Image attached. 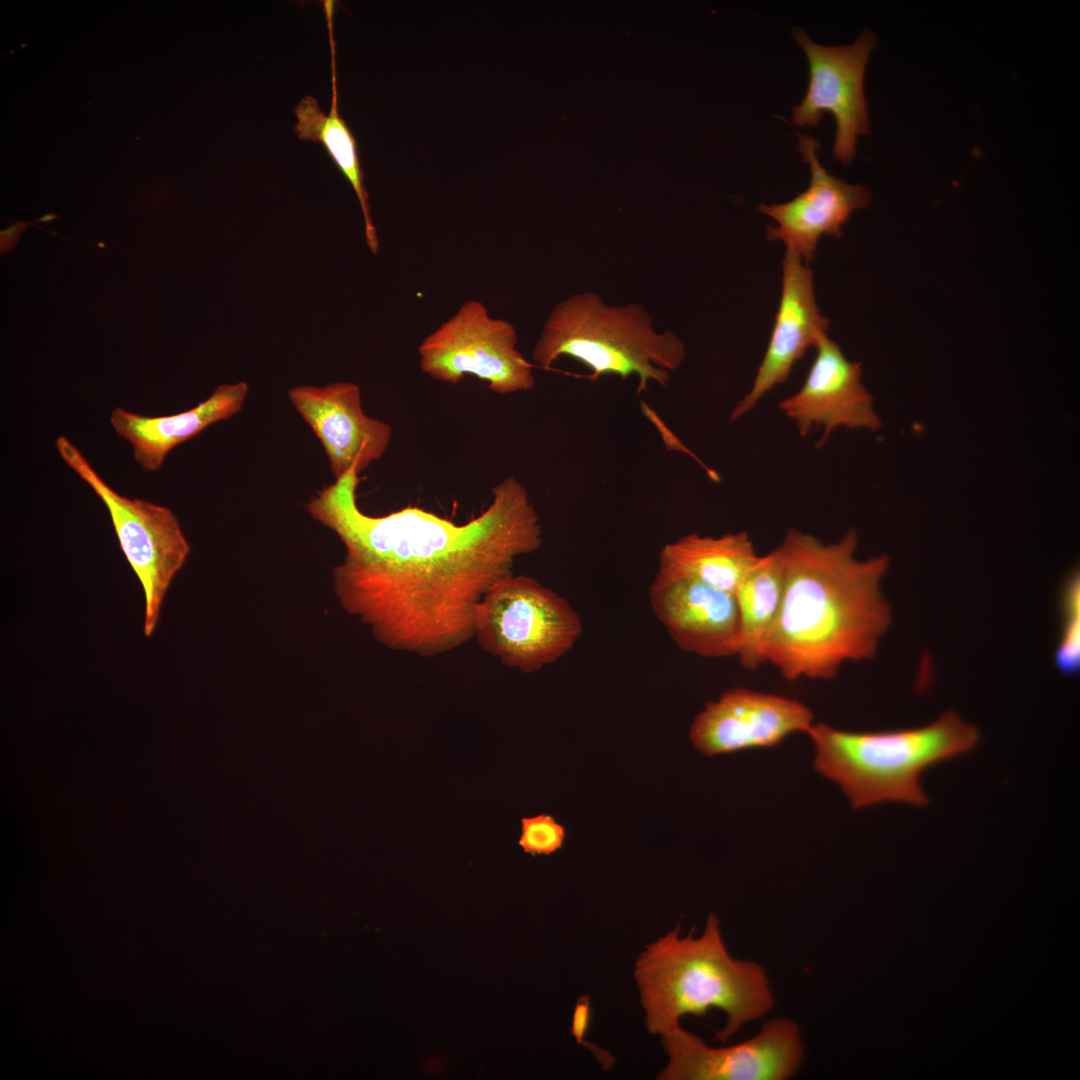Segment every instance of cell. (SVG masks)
I'll return each mask as SVG.
<instances>
[{"instance_id":"cell-1","label":"cell","mask_w":1080,"mask_h":1080,"mask_svg":"<svg viewBox=\"0 0 1080 1080\" xmlns=\"http://www.w3.org/2000/svg\"><path fill=\"white\" fill-rule=\"evenodd\" d=\"M359 482L352 467L306 504L344 544V560L332 573L342 608L394 651L428 658L465 645L488 590L542 544L526 488L504 479L478 517L457 524L411 505L366 514L357 503Z\"/></svg>"},{"instance_id":"cell-2","label":"cell","mask_w":1080,"mask_h":1080,"mask_svg":"<svg viewBox=\"0 0 1080 1080\" xmlns=\"http://www.w3.org/2000/svg\"><path fill=\"white\" fill-rule=\"evenodd\" d=\"M857 546L852 527L827 544L790 528L777 547L783 595L765 663L785 679H832L844 663L876 655L893 618L881 589L890 559L859 560Z\"/></svg>"},{"instance_id":"cell-3","label":"cell","mask_w":1080,"mask_h":1080,"mask_svg":"<svg viewBox=\"0 0 1080 1080\" xmlns=\"http://www.w3.org/2000/svg\"><path fill=\"white\" fill-rule=\"evenodd\" d=\"M680 925L649 943L638 956L634 978L648 1032L663 1036L681 1026L684 1015L703 1016L710 1008L726 1014L715 1039L725 1042L746 1022L763 1016L774 1000L766 972L758 963L731 957L719 919L710 914L703 933L683 937Z\"/></svg>"},{"instance_id":"cell-4","label":"cell","mask_w":1080,"mask_h":1080,"mask_svg":"<svg viewBox=\"0 0 1080 1080\" xmlns=\"http://www.w3.org/2000/svg\"><path fill=\"white\" fill-rule=\"evenodd\" d=\"M807 734L815 768L842 788L854 808L885 802L926 806L922 775L969 753L980 740L977 727L954 711L916 728L851 732L818 723Z\"/></svg>"},{"instance_id":"cell-5","label":"cell","mask_w":1080,"mask_h":1080,"mask_svg":"<svg viewBox=\"0 0 1080 1080\" xmlns=\"http://www.w3.org/2000/svg\"><path fill=\"white\" fill-rule=\"evenodd\" d=\"M639 303L607 305L593 291L575 293L553 306L532 350L537 365L550 368L572 358L596 380L636 376L638 392L650 382L666 386L685 359L683 342L670 330L657 332Z\"/></svg>"},{"instance_id":"cell-6","label":"cell","mask_w":1080,"mask_h":1080,"mask_svg":"<svg viewBox=\"0 0 1080 1080\" xmlns=\"http://www.w3.org/2000/svg\"><path fill=\"white\" fill-rule=\"evenodd\" d=\"M582 632V621L565 598L531 576L512 573L481 600L474 638L503 665L529 674L566 655Z\"/></svg>"},{"instance_id":"cell-7","label":"cell","mask_w":1080,"mask_h":1080,"mask_svg":"<svg viewBox=\"0 0 1080 1080\" xmlns=\"http://www.w3.org/2000/svg\"><path fill=\"white\" fill-rule=\"evenodd\" d=\"M55 446L64 463L108 510L120 548L143 590V633L149 637L158 624L166 593L190 553L181 525L169 508L115 491L69 438L59 436Z\"/></svg>"},{"instance_id":"cell-8","label":"cell","mask_w":1080,"mask_h":1080,"mask_svg":"<svg viewBox=\"0 0 1080 1080\" xmlns=\"http://www.w3.org/2000/svg\"><path fill=\"white\" fill-rule=\"evenodd\" d=\"M517 332L479 300L465 301L418 347L419 367L430 378L457 384L467 375L501 395L531 390L533 365L517 348Z\"/></svg>"},{"instance_id":"cell-9","label":"cell","mask_w":1080,"mask_h":1080,"mask_svg":"<svg viewBox=\"0 0 1080 1080\" xmlns=\"http://www.w3.org/2000/svg\"><path fill=\"white\" fill-rule=\"evenodd\" d=\"M793 37L807 56L809 82L804 98L792 109V121L799 127H816L825 111L832 113L833 156L849 165L856 155L857 137L869 133L863 80L876 36L865 30L854 43L840 46L817 44L801 28L793 29Z\"/></svg>"},{"instance_id":"cell-10","label":"cell","mask_w":1080,"mask_h":1080,"mask_svg":"<svg viewBox=\"0 0 1080 1080\" xmlns=\"http://www.w3.org/2000/svg\"><path fill=\"white\" fill-rule=\"evenodd\" d=\"M668 1063L661 1080H784L800 1067L799 1028L786 1018L766 1022L740 1044L713 1048L681 1026L661 1036Z\"/></svg>"},{"instance_id":"cell-11","label":"cell","mask_w":1080,"mask_h":1080,"mask_svg":"<svg viewBox=\"0 0 1080 1080\" xmlns=\"http://www.w3.org/2000/svg\"><path fill=\"white\" fill-rule=\"evenodd\" d=\"M813 718L797 699L736 687L705 704L689 739L706 756L773 747L792 733H807Z\"/></svg>"},{"instance_id":"cell-12","label":"cell","mask_w":1080,"mask_h":1080,"mask_svg":"<svg viewBox=\"0 0 1080 1080\" xmlns=\"http://www.w3.org/2000/svg\"><path fill=\"white\" fill-rule=\"evenodd\" d=\"M288 397L319 439L335 480L352 467L360 474L385 454L392 428L364 412L357 384L340 381L322 387L296 386Z\"/></svg>"},{"instance_id":"cell-13","label":"cell","mask_w":1080,"mask_h":1080,"mask_svg":"<svg viewBox=\"0 0 1080 1080\" xmlns=\"http://www.w3.org/2000/svg\"><path fill=\"white\" fill-rule=\"evenodd\" d=\"M798 136L797 150L810 168L808 188L792 200L781 204H759L756 209L777 222L768 226L766 237L781 240L806 263L814 258L823 235L842 237L841 227L851 213L865 208L871 194L863 185H850L830 174L818 158L820 141L812 136Z\"/></svg>"},{"instance_id":"cell-14","label":"cell","mask_w":1080,"mask_h":1080,"mask_svg":"<svg viewBox=\"0 0 1080 1080\" xmlns=\"http://www.w3.org/2000/svg\"><path fill=\"white\" fill-rule=\"evenodd\" d=\"M816 355L798 392L779 408L796 423L801 436L823 427L818 446L838 427L877 430L881 421L873 397L861 381V363L849 361L827 334L818 340Z\"/></svg>"},{"instance_id":"cell-15","label":"cell","mask_w":1080,"mask_h":1080,"mask_svg":"<svg viewBox=\"0 0 1080 1080\" xmlns=\"http://www.w3.org/2000/svg\"><path fill=\"white\" fill-rule=\"evenodd\" d=\"M648 597L655 617L679 649L705 658L737 655L740 619L733 593L656 573Z\"/></svg>"},{"instance_id":"cell-16","label":"cell","mask_w":1080,"mask_h":1080,"mask_svg":"<svg viewBox=\"0 0 1080 1080\" xmlns=\"http://www.w3.org/2000/svg\"><path fill=\"white\" fill-rule=\"evenodd\" d=\"M782 269L781 298L764 358L752 388L733 408L731 421L740 419L767 392L783 383L806 350L827 334L829 321L819 311L808 263L786 248Z\"/></svg>"},{"instance_id":"cell-17","label":"cell","mask_w":1080,"mask_h":1080,"mask_svg":"<svg viewBox=\"0 0 1080 1080\" xmlns=\"http://www.w3.org/2000/svg\"><path fill=\"white\" fill-rule=\"evenodd\" d=\"M245 382L219 385L195 407L173 415L143 416L116 407L110 422L114 431L132 447V454L147 472L157 471L176 446L201 433L208 426L231 418L243 407L248 394Z\"/></svg>"},{"instance_id":"cell-18","label":"cell","mask_w":1080,"mask_h":1080,"mask_svg":"<svg viewBox=\"0 0 1080 1080\" xmlns=\"http://www.w3.org/2000/svg\"><path fill=\"white\" fill-rule=\"evenodd\" d=\"M759 557L745 531L718 537L692 533L663 546L657 573L734 594Z\"/></svg>"},{"instance_id":"cell-19","label":"cell","mask_w":1080,"mask_h":1080,"mask_svg":"<svg viewBox=\"0 0 1080 1080\" xmlns=\"http://www.w3.org/2000/svg\"><path fill=\"white\" fill-rule=\"evenodd\" d=\"M330 49L332 99L329 113L323 112L316 98L310 95L304 96L294 107L297 123L293 126V131L302 141L321 143L349 181L363 214L367 246L373 254H377L379 242L371 217L369 195L364 184V172L358 156L356 139L345 120L338 114L334 40H330Z\"/></svg>"},{"instance_id":"cell-20","label":"cell","mask_w":1080,"mask_h":1080,"mask_svg":"<svg viewBox=\"0 0 1080 1080\" xmlns=\"http://www.w3.org/2000/svg\"><path fill=\"white\" fill-rule=\"evenodd\" d=\"M740 619L736 657L756 670L765 663L766 646L776 622L783 595V568L778 549L760 556L734 592Z\"/></svg>"},{"instance_id":"cell-21","label":"cell","mask_w":1080,"mask_h":1080,"mask_svg":"<svg viewBox=\"0 0 1080 1080\" xmlns=\"http://www.w3.org/2000/svg\"><path fill=\"white\" fill-rule=\"evenodd\" d=\"M1061 627L1054 661L1060 672L1073 675L1080 667V575L1073 570L1060 593Z\"/></svg>"},{"instance_id":"cell-22","label":"cell","mask_w":1080,"mask_h":1080,"mask_svg":"<svg viewBox=\"0 0 1080 1080\" xmlns=\"http://www.w3.org/2000/svg\"><path fill=\"white\" fill-rule=\"evenodd\" d=\"M565 836V827L553 816L539 814L522 818L518 844L527 854L551 855L562 848Z\"/></svg>"},{"instance_id":"cell-23","label":"cell","mask_w":1080,"mask_h":1080,"mask_svg":"<svg viewBox=\"0 0 1080 1080\" xmlns=\"http://www.w3.org/2000/svg\"><path fill=\"white\" fill-rule=\"evenodd\" d=\"M591 1021V1004L590 997L588 995L581 996L574 1007L571 1024V1034L575 1037L578 1044L586 1045L594 1053L595 1057L601 1062V1064L607 1068L611 1067L614 1063L612 1056L597 1046H592L585 1040V1036L590 1026Z\"/></svg>"}]
</instances>
